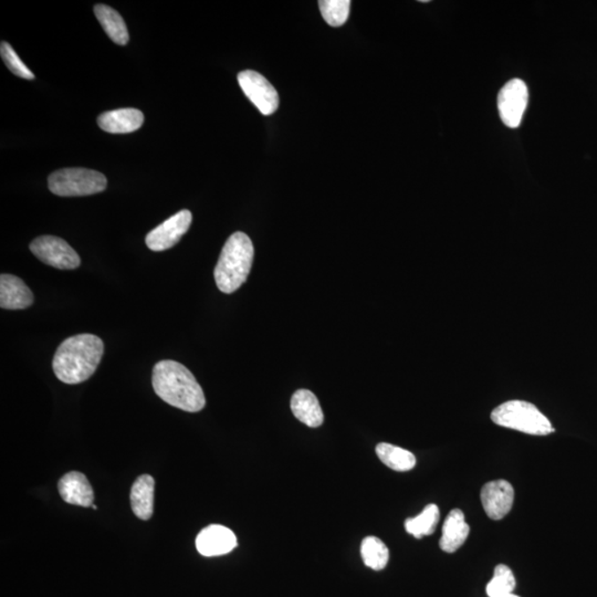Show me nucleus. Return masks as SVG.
I'll use <instances>...</instances> for the list:
<instances>
[{
    "label": "nucleus",
    "mask_w": 597,
    "mask_h": 597,
    "mask_svg": "<svg viewBox=\"0 0 597 597\" xmlns=\"http://www.w3.org/2000/svg\"><path fill=\"white\" fill-rule=\"evenodd\" d=\"M103 353V341L99 336L87 333L71 336L57 348L53 371L62 383L86 382L95 374Z\"/></svg>",
    "instance_id": "obj_1"
},
{
    "label": "nucleus",
    "mask_w": 597,
    "mask_h": 597,
    "mask_svg": "<svg viewBox=\"0 0 597 597\" xmlns=\"http://www.w3.org/2000/svg\"><path fill=\"white\" fill-rule=\"evenodd\" d=\"M153 388L168 405L197 413L206 405L205 394L188 367L172 360L158 362L153 369Z\"/></svg>",
    "instance_id": "obj_2"
},
{
    "label": "nucleus",
    "mask_w": 597,
    "mask_h": 597,
    "mask_svg": "<svg viewBox=\"0 0 597 597\" xmlns=\"http://www.w3.org/2000/svg\"><path fill=\"white\" fill-rule=\"evenodd\" d=\"M254 256L251 239L241 232L233 233L226 241L215 268L218 289L228 295L237 291L249 276Z\"/></svg>",
    "instance_id": "obj_3"
},
{
    "label": "nucleus",
    "mask_w": 597,
    "mask_h": 597,
    "mask_svg": "<svg viewBox=\"0 0 597 597\" xmlns=\"http://www.w3.org/2000/svg\"><path fill=\"white\" fill-rule=\"evenodd\" d=\"M491 419L499 426L534 436H547L555 432L550 420L531 402L509 401L491 413Z\"/></svg>",
    "instance_id": "obj_4"
},
{
    "label": "nucleus",
    "mask_w": 597,
    "mask_h": 597,
    "mask_svg": "<svg viewBox=\"0 0 597 597\" xmlns=\"http://www.w3.org/2000/svg\"><path fill=\"white\" fill-rule=\"evenodd\" d=\"M108 180L100 172L88 168H64L53 172L48 179L49 189L61 197L88 196L102 193Z\"/></svg>",
    "instance_id": "obj_5"
},
{
    "label": "nucleus",
    "mask_w": 597,
    "mask_h": 597,
    "mask_svg": "<svg viewBox=\"0 0 597 597\" xmlns=\"http://www.w3.org/2000/svg\"><path fill=\"white\" fill-rule=\"evenodd\" d=\"M30 250L43 264L60 270H74L81 264L77 251L56 236H40L30 243Z\"/></svg>",
    "instance_id": "obj_6"
},
{
    "label": "nucleus",
    "mask_w": 597,
    "mask_h": 597,
    "mask_svg": "<svg viewBox=\"0 0 597 597\" xmlns=\"http://www.w3.org/2000/svg\"><path fill=\"white\" fill-rule=\"evenodd\" d=\"M528 101V87L522 80L512 79L504 84L498 95L499 115L504 126L510 128L520 126Z\"/></svg>",
    "instance_id": "obj_7"
},
{
    "label": "nucleus",
    "mask_w": 597,
    "mask_h": 597,
    "mask_svg": "<svg viewBox=\"0 0 597 597\" xmlns=\"http://www.w3.org/2000/svg\"><path fill=\"white\" fill-rule=\"evenodd\" d=\"M238 83L248 99L264 115H272L279 108L276 88L267 79L254 70H246L238 74Z\"/></svg>",
    "instance_id": "obj_8"
},
{
    "label": "nucleus",
    "mask_w": 597,
    "mask_h": 597,
    "mask_svg": "<svg viewBox=\"0 0 597 597\" xmlns=\"http://www.w3.org/2000/svg\"><path fill=\"white\" fill-rule=\"evenodd\" d=\"M192 221L193 215L189 210L177 212L146 234V246L157 252L171 249L188 232Z\"/></svg>",
    "instance_id": "obj_9"
},
{
    "label": "nucleus",
    "mask_w": 597,
    "mask_h": 597,
    "mask_svg": "<svg viewBox=\"0 0 597 597\" xmlns=\"http://www.w3.org/2000/svg\"><path fill=\"white\" fill-rule=\"evenodd\" d=\"M513 501H515V490L510 482L495 480L482 486L481 503L490 519H503L510 512Z\"/></svg>",
    "instance_id": "obj_10"
},
{
    "label": "nucleus",
    "mask_w": 597,
    "mask_h": 597,
    "mask_svg": "<svg viewBox=\"0 0 597 597\" xmlns=\"http://www.w3.org/2000/svg\"><path fill=\"white\" fill-rule=\"evenodd\" d=\"M237 547V538L232 530L220 524H211L203 529L196 538L197 551L203 556L227 555Z\"/></svg>",
    "instance_id": "obj_11"
},
{
    "label": "nucleus",
    "mask_w": 597,
    "mask_h": 597,
    "mask_svg": "<svg viewBox=\"0 0 597 597\" xmlns=\"http://www.w3.org/2000/svg\"><path fill=\"white\" fill-rule=\"evenodd\" d=\"M57 490H59L61 498L73 506L92 507L95 501L92 486L81 472L66 473L57 484Z\"/></svg>",
    "instance_id": "obj_12"
},
{
    "label": "nucleus",
    "mask_w": 597,
    "mask_h": 597,
    "mask_svg": "<svg viewBox=\"0 0 597 597\" xmlns=\"http://www.w3.org/2000/svg\"><path fill=\"white\" fill-rule=\"evenodd\" d=\"M34 303L33 292L20 278L13 274L0 276V307L6 310H22Z\"/></svg>",
    "instance_id": "obj_13"
},
{
    "label": "nucleus",
    "mask_w": 597,
    "mask_h": 597,
    "mask_svg": "<svg viewBox=\"0 0 597 597\" xmlns=\"http://www.w3.org/2000/svg\"><path fill=\"white\" fill-rule=\"evenodd\" d=\"M144 115L137 109H119L108 111L97 118L102 130L112 134H126L139 130L143 126Z\"/></svg>",
    "instance_id": "obj_14"
},
{
    "label": "nucleus",
    "mask_w": 597,
    "mask_h": 597,
    "mask_svg": "<svg viewBox=\"0 0 597 597\" xmlns=\"http://www.w3.org/2000/svg\"><path fill=\"white\" fill-rule=\"evenodd\" d=\"M291 410L301 423L311 428L321 426L325 422V414L320 402L309 389H299L291 398Z\"/></svg>",
    "instance_id": "obj_15"
},
{
    "label": "nucleus",
    "mask_w": 597,
    "mask_h": 597,
    "mask_svg": "<svg viewBox=\"0 0 597 597\" xmlns=\"http://www.w3.org/2000/svg\"><path fill=\"white\" fill-rule=\"evenodd\" d=\"M471 528L464 520V515L459 509L450 511L442 526L440 546L442 551L454 553L466 542Z\"/></svg>",
    "instance_id": "obj_16"
},
{
    "label": "nucleus",
    "mask_w": 597,
    "mask_h": 597,
    "mask_svg": "<svg viewBox=\"0 0 597 597\" xmlns=\"http://www.w3.org/2000/svg\"><path fill=\"white\" fill-rule=\"evenodd\" d=\"M154 478L149 475L137 477L131 489V507L139 519L148 521L154 512Z\"/></svg>",
    "instance_id": "obj_17"
},
{
    "label": "nucleus",
    "mask_w": 597,
    "mask_h": 597,
    "mask_svg": "<svg viewBox=\"0 0 597 597\" xmlns=\"http://www.w3.org/2000/svg\"><path fill=\"white\" fill-rule=\"evenodd\" d=\"M95 13L109 38L119 46H126L130 40V34H128L127 27L122 16L113 8L103 4H96Z\"/></svg>",
    "instance_id": "obj_18"
},
{
    "label": "nucleus",
    "mask_w": 597,
    "mask_h": 597,
    "mask_svg": "<svg viewBox=\"0 0 597 597\" xmlns=\"http://www.w3.org/2000/svg\"><path fill=\"white\" fill-rule=\"evenodd\" d=\"M376 454L385 466L395 471H409L416 466L415 455L410 451L387 442H380L376 446Z\"/></svg>",
    "instance_id": "obj_19"
},
{
    "label": "nucleus",
    "mask_w": 597,
    "mask_h": 597,
    "mask_svg": "<svg viewBox=\"0 0 597 597\" xmlns=\"http://www.w3.org/2000/svg\"><path fill=\"white\" fill-rule=\"evenodd\" d=\"M438 522H440V509L436 504H428L419 516L409 517L405 521L407 533L416 539H422L435 532Z\"/></svg>",
    "instance_id": "obj_20"
},
{
    "label": "nucleus",
    "mask_w": 597,
    "mask_h": 597,
    "mask_svg": "<svg viewBox=\"0 0 597 597\" xmlns=\"http://www.w3.org/2000/svg\"><path fill=\"white\" fill-rule=\"evenodd\" d=\"M363 562L374 570H382L387 568L389 560L388 547L382 540L376 537H367L363 540L361 546Z\"/></svg>",
    "instance_id": "obj_21"
},
{
    "label": "nucleus",
    "mask_w": 597,
    "mask_h": 597,
    "mask_svg": "<svg viewBox=\"0 0 597 597\" xmlns=\"http://www.w3.org/2000/svg\"><path fill=\"white\" fill-rule=\"evenodd\" d=\"M516 588V578L507 565L500 564L494 569V578L486 586V592L489 597H499L512 594Z\"/></svg>",
    "instance_id": "obj_22"
},
{
    "label": "nucleus",
    "mask_w": 597,
    "mask_h": 597,
    "mask_svg": "<svg viewBox=\"0 0 597 597\" xmlns=\"http://www.w3.org/2000/svg\"><path fill=\"white\" fill-rule=\"evenodd\" d=\"M318 7L327 25L341 27L348 19L351 2L349 0H321L318 2Z\"/></svg>",
    "instance_id": "obj_23"
},
{
    "label": "nucleus",
    "mask_w": 597,
    "mask_h": 597,
    "mask_svg": "<svg viewBox=\"0 0 597 597\" xmlns=\"http://www.w3.org/2000/svg\"><path fill=\"white\" fill-rule=\"evenodd\" d=\"M0 55H2V59L4 62V65H7V68L11 70L13 74L17 75V77L26 80L34 79V74L31 73L28 66L21 61L19 56L13 50L11 44L3 42L2 44H0Z\"/></svg>",
    "instance_id": "obj_24"
},
{
    "label": "nucleus",
    "mask_w": 597,
    "mask_h": 597,
    "mask_svg": "<svg viewBox=\"0 0 597 597\" xmlns=\"http://www.w3.org/2000/svg\"><path fill=\"white\" fill-rule=\"evenodd\" d=\"M499 597H519V596H517V595L513 594V593H512V594H508V595H503V596H499Z\"/></svg>",
    "instance_id": "obj_25"
},
{
    "label": "nucleus",
    "mask_w": 597,
    "mask_h": 597,
    "mask_svg": "<svg viewBox=\"0 0 597 597\" xmlns=\"http://www.w3.org/2000/svg\"><path fill=\"white\" fill-rule=\"evenodd\" d=\"M92 508L95 509V510H96V509H97V507L96 506V504H92Z\"/></svg>",
    "instance_id": "obj_26"
}]
</instances>
